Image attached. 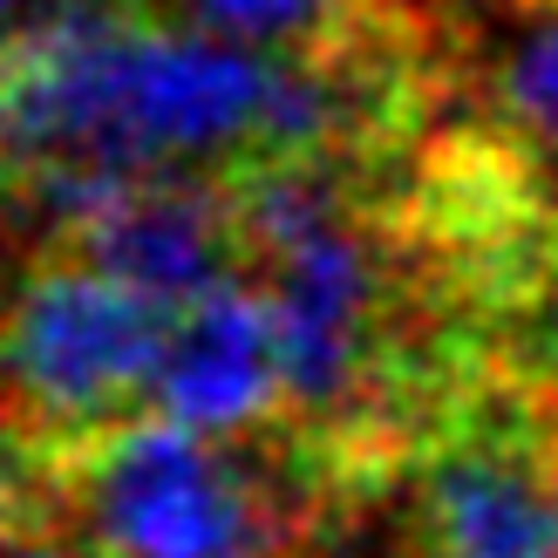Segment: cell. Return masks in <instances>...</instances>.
<instances>
[{
  "instance_id": "cell-7",
  "label": "cell",
  "mask_w": 558,
  "mask_h": 558,
  "mask_svg": "<svg viewBox=\"0 0 558 558\" xmlns=\"http://www.w3.org/2000/svg\"><path fill=\"white\" fill-rule=\"evenodd\" d=\"M490 27L457 35V69L484 117L558 163V0H484Z\"/></svg>"
},
{
  "instance_id": "cell-2",
  "label": "cell",
  "mask_w": 558,
  "mask_h": 558,
  "mask_svg": "<svg viewBox=\"0 0 558 558\" xmlns=\"http://www.w3.org/2000/svg\"><path fill=\"white\" fill-rule=\"evenodd\" d=\"M157 0H48L0 35V211L41 239L117 184L150 178L123 123V62Z\"/></svg>"
},
{
  "instance_id": "cell-3",
  "label": "cell",
  "mask_w": 558,
  "mask_h": 558,
  "mask_svg": "<svg viewBox=\"0 0 558 558\" xmlns=\"http://www.w3.org/2000/svg\"><path fill=\"white\" fill-rule=\"evenodd\" d=\"M171 306L41 245L0 300V396L54 450L144 415L171 348Z\"/></svg>"
},
{
  "instance_id": "cell-10",
  "label": "cell",
  "mask_w": 558,
  "mask_h": 558,
  "mask_svg": "<svg viewBox=\"0 0 558 558\" xmlns=\"http://www.w3.org/2000/svg\"><path fill=\"white\" fill-rule=\"evenodd\" d=\"M402 551H409V558H450V551H429V545H415L409 532H402Z\"/></svg>"
},
{
  "instance_id": "cell-11",
  "label": "cell",
  "mask_w": 558,
  "mask_h": 558,
  "mask_svg": "<svg viewBox=\"0 0 558 558\" xmlns=\"http://www.w3.org/2000/svg\"><path fill=\"white\" fill-rule=\"evenodd\" d=\"M8 8H14V0H0V14H8Z\"/></svg>"
},
{
  "instance_id": "cell-6",
  "label": "cell",
  "mask_w": 558,
  "mask_h": 558,
  "mask_svg": "<svg viewBox=\"0 0 558 558\" xmlns=\"http://www.w3.org/2000/svg\"><path fill=\"white\" fill-rule=\"evenodd\" d=\"M150 409L205 436H272L287 423V341L279 300L259 272L218 279L211 293L178 306Z\"/></svg>"
},
{
  "instance_id": "cell-1",
  "label": "cell",
  "mask_w": 558,
  "mask_h": 558,
  "mask_svg": "<svg viewBox=\"0 0 558 558\" xmlns=\"http://www.w3.org/2000/svg\"><path fill=\"white\" fill-rule=\"evenodd\" d=\"M327 524L293 450L123 415L62 450V538L82 558H300Z\"/></svg>"
},
{
  "instance_id": "cell-9",
  "label": "cell",
  "mask_w": 558,
  "mask_h": 558,
  "mask_svg": "<svg viewBox=\"0 0 558 558\" xmlns=\"http://www.w3.org/2000/svg\"><path fill=\"white\" fill-rule=\"evenodd\" d=\"M375 518H381V505H368V511H341V518H327L314 538L300 545V558H368V545H375ZM381 558H409L402 551V524L388 532V545H381Z\"/></svg>"
},
{
  "instance_id": "cell-8",
  "label": "cell",
  "mask_w": 558,
  "mask_h": 558,
  "mask_svg": "<svg viewBox=\"0 0 558 558\" xmlns=\"http://www.w3.org/2000/svg\"><path fill=\"white\" fill-rule=\"evenodd\" d=\"M163 8L226 41L266 48V54H306V62L429 14L423 0H163Z\"/></svg>"
},
{
  "instance_id": "cell-5",
  "label": "cell",
  "mask_w": 558,
  "mask_h": 558,
  "mask_svg": "<svg viewBox=\"0 0 558 558\" xmlns=\"http://www.w3.org/2000/svg\"><path fill=\"white\" fill-rule=\"evenodd\" d=\"M41 245L102 266L109 279L163 300L178 314L218 279L253 272V232H245L239 184L226 171H157L117 184L89 211L62 218Z\"/></svg>"
},
{
  "instance_id": "cell-4",
  "label": "cell",
  "mask_w": 558,
  "mask_h": 558,
  "mask_svg": "<svg viewBox=\"0 0 558 558\" xmlns=\"http://www.w3.org/2000/svg\"><path fill=\"white\" fill-rule=\"evenodd\" d=\"M402 532L450 558H558V402L484 361L409 463Z\"/></svg>"
}]
</instances>
